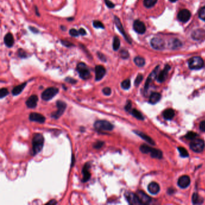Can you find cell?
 <instances>
[{
    "instance_id": "1",
    "label": "cell",
    "mask_w": 205,
    "mask_h": 205,
    "mask_svg": "<svg viewBox=\"0 0 205 205\" xmlns=\"http://www.w3.org/2000/svg\"><path fill=\"white\" fill-rule=\"evenodd\" d=\"M44 145V138L42 134L36 133L34 135L32 140V154L36 155L39 153Z\"/></svg>"
},
{
    "instance_id": "2",
    "label": "cell",
    "mask_w": 205,
    "mask_h": 205,
    "mask_svg": "<svg viewBox=\"0 0 205 205\" xmlns=\"http://www.w3.org/2000/svg\"><path fill=\"white\" fill-rule=\"evenodd\" d=\"M76 70L80 75V77L83 80H86L90 78L91 74L88 66L83 62H80L76 66Z\"/></svg>"
},
{
    "instance_id": "3",
    "label": "cell",
    "mask_w": 205,
    "mask_h": 205,
    "mask_svg": "<svg viewBox=\"0 0 205 205\" xmlns=\"http://www.w3.org/2000/svg\"><path fill=\"white\" fill-rule=\"evenodd\" d=\"M94 127L98 131H112L114 128V125L108 121L104 120H99L94 123Z\"/></svg>"
},
{
    "instance_id": "4",
    "label": "cell",
    "mask_w": 205,
    "mask_h": 205,
    "mask_svg": "<svg viewBox=\"0 0 205 205\" xmlns=\"http://www.w3.org/2000/svg\"><path fill=\"white\" fill-rule=\"evenodd\" d=\"M59 90L55 87H49L44 90L42 94V99L45 101H48L53 99L58 93Z\"/></svg>"
},
{
    "instance_id": "5",
    "label": "cell",
    "mask_w": 205,
    "mask_h": 205,
    "mask_svg": "<svg viewBox=\"0 0 205 205\" xmlns=\"http://www.w3.org/2000/svg\"><path fill=\"white\" fill-rule=\"evenodd\" d=\"M188 66L191 69L198 70L203 67L204 61L201 58L199 57H194L189 60Z\"/></svg>"
},
{
    "instance_id": "6",
    "label": "cell",
    "mask_w": 205,
    "mask_h": 205,
    "mask_svg": "<svg viewBox=\"0 0 205 205\" xmlns=\"http://www.w3.org/2000/svg\"><path fill=\"white\" fill-rule=\"evenodd\" d=\"M56 106L57 107V110L54 112L53 113L51 114V117L55 119H58L61 116V115L64 113L65 109L66 108L67 105L66 104L61 101H58L56 102Z\"/></svg>"
},
{
    "instance_id": "7",
    "label": "cell",
    "mask_w": 205,
    "mask_h": 205,
    "mask_svg": "<svg viewBox=\"0 0 205 205\" xmlns=\"http://www.w3.org/2000/svg\"><path fill=\"white\" fill-rule=\"evenodd\" d=\"M204 142L201 139H194L190 143L191 149L196 153L201 152L204 149Z\"/></svg>"
},
{
    "instance_id": "8",
    "label": "cell",
    "mask_w": 205,
    "mask_h": 205,
    "mask_svg": "<svg viewBox=\"0 0 205 205\" xmlns=\"http://www.w3.org/2000/svg\"><path fill=\"white\" fill-rule=\"evenodd\" d=\"M150 43L152 48L157 50H162L164 49L165 46V41L163 39L158 37L153 38L150 42Z\"/></svg>"
},
{
    "instance_id": "9",
    "label": "cell",
    "mask_w": 205,
    "mask_h": 205,
    "mask_svg": "<svg viewBox=\"0 0 205 205\" xmlns=\"http://www.w3.org/2000/svg\"><path fill=\"white\" fill-rule=\"evenodd\" d=\"M114 23L115 25L116 26V27L117 28V29H119V31L120 32V33L122 35V36L124 37V38L125 39V40H127L129 44H131V40L129 39V37L128 36V35L126 33L125 31L123 28V27L122 25V24L120 20V19L117 17H114Z\"/></svg>"
},
{
    "instance_id": "10",
    "label": "cell",
    "mask_w": 205,
    "mask_h": 205,
    "mask_svg": "<svg viewBox=\"0 0 205 205\" xmlns=\"http://www.w3.org/2000/svg\"><path fill=\"white\" fill-rule=\"evenodd\" d=\"M124 196L127 199L128 202L130 204H141V203L138 196L131 192H127L124 194Z\"/></svg>"
},
{
    "instance_id": "11",
    "label": "cell",
    "mask_w": 205,
    "mask_h": 205,
    "mask_svg": "<svg viewBox=\"0 0 205 205\" xmlns=\"http://www.w3.org/2000/svg\"><path fill=\"white\" fill-rule=\"evenodd\" d=\"M133 28L135 32L140 35L144 34L146 32V29L145 24L140 20H136L134 22Z\"/></svg>"
},
{
    "instance_id": "12",
    "label": "cell",
    "mask_w": 205,
    "mask_h": 205,
    "mask_svg": "<svg viewBox=\"0 0 205 205\" xmlns=\"http://www.w3.org/2000/svg\"><path fill=\"white\" fill-rule=\"evenodd\" d=\"M106 73L105 68L102 65H97L95 67V80L99 81L104 78Z\"/></svg>"
},
{
    "instance_id": "13",
    "label": "cell",
    "mask_w": 205,
    "mask_h": 205,
    "mask_svg": "<svg viewBox=\"0 0 205 205\" xmlns=\"http://www.w3.org/2000/svg\"><path fill=\"white\" fill-rule=\"evenodd\" d=\"M190 17L191 13L190 11L186 9H183L181 10L178 14V19L182 22H186L188 21V20L190 19Z\"/></svg>"
},
{
    "instance_id": "14",
    "label": "cell",
    "mask_w": 205,
    "mask_h": 205,
    "mask_svg": "<svg viewBox=\"0 0 205 205\" xmlns=\"http://www.w3.org/2000/svg\"><path fill=\"white\" fill-rule=\"evenodd\" d=\"M137 195L138 196L141 204H147L150 203L152 201V199L143 191H138L137 193Z\"/></svg>"
},
{
    "instance_id": "15",
    "label": "cell",
    "mask_w": 205,
    "mask_h": 205,
    "mask_svg": "<svg viewBox=\"0 0 205 205\" xmlns=\"http://www.w3.org/2000/svg\"><path fill=\"white\" fill-rule=\"evenodd\" d=\"M29 120L40 123H43L45 122V117L41 114L37 113H32L29 116Z\"/></svg>"
},
{
    "instance_id": "16",
    "label": "cell",
    "mask_w": 205,
    "mask_h": 205,
    "mask_svg": "<svg viewBox=\"0 0 205 205\" xmlns=\"http://www.w3.org/2000/svg\"><path fill=\"white\" fill-rule=\"evenodd\" d=\"M191 183V180L190 178H189L188 176H182L181 178H179L178 184L179 187L181 188H187L189 185H190Z\"/></svg>"
},
{
    "instance_id": "17",
    "label": "cell",
    "mask_w": 205,
    "mask_h": 205,
    "mask_svg": "<svg viewBox=\"0 0 205 205\" xmlns=\"http://www.w3.org/2000/svg\"><path fill=\"white\" fill-rule=\"evenodd\" d=\"M90 167V164L89 163H86L83 167V168L82 170L83 175V178L82 179L83 182H86L90 179L91 174L89 171Z\"/></svg>"
},
{
    "instance_id": "18",
    "label": "cell",
    "mask_w": 205,
    "mask_h": 205,
    "mask_svg": "<svg viewBox=\"0 0 205 205\" xmlns=\"http://www.w3.org/2000/svg\"><path fill=\"white\" fill-rule=\"evenodd\" d=\"M170 69V66L169 65H166L164 69L159 73L157 76V81L159 83L164 82L167 78L168 71Z\"/></svg>"
},
{
    "instance_id": "19",
    "label": "cell",
    "mask_w": 205,
    "mask_h": 205,
    "mask_svg": "<svg viewBox=\"0 0 205 205\" xmlns=\"http://www.w3.org/2000/svg\"><path fill=\"white\" fill-rule=\"evenodd\" d=\"M38 97L36 95L31 96L26 101V105L29 108H35L37 106Z\"/></svg>"
},
{
    "instance_id": "20",
    "label": "cell",
    "mask_w": 205,
    "mask_h": 205,
    "mask_svg": "<svg viewBox=\"0 0 205 205\" xmlns=\"http://www.w3.org/2000/svg\"><path fill=\"white\" fill-rule=\"evenodd\" d=\"M148 191L150 193L152 194H156L160 192V187L158 183H157L155 182H151L147 187Z\"/></svg>"
},
{
    "instance_id": "21",
    "label": "cell",
    "mask_w": 205,
    "mask_h": 205,
    "mask_svg": "<svg viewBox=\"0 0 205 205\" xmlns=\"http://www.w3.org/2000/svg\"><path fill=\"white\" fill-rule=\"evenodd\" d=\"M4 44L8 48H11V47H12L14 43V38L12 34L10 33H7L4 38Z\"/></svg>"
},
{
    "instance_id": "22",
    "label": "cell",
    "mask_w": 205,
    "mask_h": 205,
    "mask_svg": "<svg viewBox=\"0 0 205 205\" xmlns=\"http://www.w3.org/2000/svg\"><path fill=\"white\" fill-rule=\"evenodd\" d=\"M161 98V96L159 93L153 92L150 94L149 102L151 104H155L160 101Z\"/></svg>"
},
{
    "instance_id": "23",
    "label": "cell",
    "mask_w": 205,
    "mask_h": 205,
    "mask_svg": "<svg viewBox=\"0 0 205 205\" xmlns=\"http://www.w3.org/2000/svg\"><path fill=\"white\" fill-rule=\"evenodd\" d=\"M27 85V83L25 82L19 86H16L15 87L13 88V89L12 90V94L14 96H17L18 94H19L24 89V88Z\"/></svg>"
},
{
    "instance_id": "24",
    "label": "cell",
    "mask_w": 205,
    "mask_h": 205,
    "mask_svg": "<svg viewBox=\"0 0 205 205\" xmlns=\"http://www.w3.org/2000/svg\"><path fill=\"white\" fill-rule=\"evenodd\" d=\"M205 36V31L202 29H198L193 33L192 37L194 40H200L201 39H204Z\"/></svg>"
},
{
    "instance_id": "25",
    "label": "cell",
    "mask_w": 205,
    "mask_h": 205,
    "mask_svg": "<svg viewBox=\"0 0 205 205\" xmlns=\"http://www.w3.org/2000/svg\"><path fill=\"white\" fill-rule=\"evenodd\" d=\"M134 132L136 134H137L138 136H140L141 138H143L144 140L147 141V143H150L151 145H155L154 141L150 137H149V136H147V135H146L143 132H140V131H134Z\"/></svg>"
},
{
    "instance_id": "26",
    "label": "cell",
    "mask_w": 205,
    "mask_h": 205,
    "mask_svg": "<svg viewBox=\"0 0 205 205\" xmlns=\"http://www.w3.org/2000/svg\"><path fill=\"white\" fill-rule=\"evenodd\" d=\"M175 116L174 110L171 108L165 109L163 112V117L166 120H171Z\"/></svg>"
},
{
    "instance_id": "27",
    "label": "cell",
    "mask_w": 205,
    "mask_h": 205,
    "mask_svg": "<svg viewBox=\"0 0 205 205\" xmlns=\"http://www.w3.org/2000/svg\"><path fill=\"white\" fill-rule=\"evenodd\" d=\"M150 153V156L152 158H153L161 159L162 157H163V152L158 149L152 148Z\"/></svg>"
},
{
    "instance_id": "28",
    "label": "cell",
    "mask_w": 205,
    "mask_h": 205,
    "mask_svg": "<svg viewBox=\"0 0 205 205\" xmlns=\"http://www.w3.org/2000/svg\"><path fill=\"white\" fill-rule=\"evenodd\" d=\"M158 68H159L158 66L157 68H156V69L153 71V72H152V73L150 75V76L148 77L147 80V81H146V84H145V90H147L148 89L149 86V84H150V83L152 80V78H153V76H155V75H156V73H157V72H158Z\"/></svg>"
},
{
    "instance_id": "29",
    "label": "cell",
    "mask_w": 205,
    "mask_h": 205,
    "mask_svg": "<svg viewBox=\"0 0 205 205\" xmlns=\"http://www.w3.org/2000/svg\"><path fill=\"white\" fill-rule=\"evenodd\" d=\"M203 199L197 193H194L192 197V201L193 203L194 204H202L203 203Z\"/></svg>"
},
{
    "instance_id": "30",
    "label": "cell",
    "mask_w": 205,
    "mask_h": 205,
    "mask_svg": "<svg viewBox=\"0 0 205 205\" xmlns=\"http://www.w3.org/2000/svg\"><path fill=\"white\" fill-rule=\"evenodd\" d=\"M134 61L138 67H143L145 65V60L141 57L137 56L134 58Z\"/></svg>"
},
{
    "instance_id": "31",
    "label": "cell",
    "mask_w": 205,
    "mask_h": 205,
    "mask_svg": "<svg viewBox=\"0 0 205 205\" xmlns=\"http://www.w3.org/2000/svg\"><path fill=\"white\" fill-rule=\"evenodd\" d=\"M131 114L134 117H135L136 119H138V120H144V117L142 115V114L139 111H138L137 109H132L131 110Z\"/></svg>"
},
{
    "instance_id": "32",
    "label": "cell",
    "mask_w": 205,
    "mask_h": 205,
    "mask_svg": "<svg viewBox=\"0 0 205 205\" xmlns=\"http://www.w3.org/2000/svg\"><path fill=\"white\" fill-rule=\"evenodd\" d=\"M120 41L117 36H114L113 39V48L114 51H117L120 48Z\"/></svg>"
},
{
    "instance_id": "33",
    "label": "cell",
    "mask_w": 205,
    "mask_h": 205,
    "mask_svg": "<svg viewBox=\"0 0 205 205\" xmlns=\"http://www.w3.org/2000/svg\"><path fill=\"white\" fill-rule=\"evenodd\" d=\"M152 149V147H149V146L146 145H142L140 147V151L143 153H149L151 152Z\"/></svg>"
},
{
    "instance_id": "34",
    "label": "cell",
    "mask_w": 205,
    "mask_h": 205,
    "mask_svg": "<svg viewBox=\"0 0 205 205\" xmlns=\"http://www.w3.org/2000/svg\"><path fill=\"white\" fill-rule=\"evenodd\" d=\"M158 0H144L143 4L147 8H150L153 7L157 2Z\"/></svg>"
},
{
    "instance_id": "35",
    "label": "cell",
    "mask_w": 205,
    "mask_h": 205,
    "mask_svg": "<svg viewBox=\"0 0 205 205\" xmlns=\"http://www.w3.org/2000/svg\"><path fill=\"white\" fill-rule=\"evenodd\" d=\"M121 87L124 90H128L131 87V81L129 79L124 80L121 83Z\"/></svg>"
},
{
    "instance_id": "36",
    "label": "cell",
    "mask_w": 205,
    "mask_h": 205,
    "mask_svg": "<svg viewBox=\"0 0 205 205\" xmlns=\"http://www.w3.org/2000/svg\"><path fill=\"white\" fill-rule=\"evenodd\" d=\"M93 25L95 28H101V29L105 28V27L103 23L98 20H94L93 21Z\"/></svg>"
},
{
    "instance_id": "37",
    "label": "cell",
    "mask_w": 205,
    "mask_h": 205,
    "mask_svg": "<svg viewBox=\"0 0 205 205\" xmlns=\"http://www.w3.org/2000/svg\"><path fill=\"white\" fill-rule=\"evenodd\" d=\"M178 149L179 153L182 157L185 158V157H188L189 156L188 151L185 148H183L182 147H179L178 148Z\"/></svg>"
},
{
    "instance_id": "38",
    "label": "cell",
    "mask_w": 205,
    "mask_h": 205,
    "mask_svg": "<svg viewBox=\"0 0 205 205\" xmlns=\"http://www.w3.org/2000/svg\"><path fill=\"white\" fill-rule=\"evenodd\" d=\"M197 136V134L196 132H194L193 131H190V132H188L186 134V135H185V138L188 139V140H193L196 139Z\"/></svg>"
},
{
    "instance_id": "39",
    "label": "cell",
    "mask_w": 205,
    "mask_h": 205,
    "mask_svg": "<svg viewBox=\"0 0 205 205\" xmlns=\"http://www.w3.org/2000/svg\"><path fill=\"white\" fill-rule=\"evenodd\" d=\"M120 57L123 59H127L129 57L128 51L126 50H122L120 52Z\"/></svg>"
},
{
    "instance_id": "40",
    "label": "cell",
    "mask_w": 205,
    "mask_h": 205,
    "mask_svg": "<svg viewBox=\"0 0 205 205\" xmlns=\"http://www.w3.org/2000/svg\"><path fill=\"white\" fill-rule=\"evenodd\" d=\"M69 35L72 36V37H78L80 36V33H79V31H78L77 29H75V28H71L69 31Z\"/></svg>"
},
{
    "instance_id": "41",
    "label": "cell",
    "mask_w": 205,
    "mask_h": 205,
    "mask_svg": "<svg viewBox=\"0 0 205 205\" xmlns=\"http://www.w3.org/2000/svg\"><path fill=\"white\" fill-rule=\"evenodd\" d=\"M143 79V76L141 74H138L135 79V82H134V84L135 86H138V85L141 83V82L142 81Z\"/></svg>"
},
{
    "instance_id": "42",
    "label": "cell",
    "mask_w": 205,
    "mask_h": 205,
    "mask_svg": "<svg viewBox=\"0 0 205 205\" xmlns=\"http://www.w3.org/2000/svg\"><path fill=\"white\" fill-rule=\"evenodd\" d=\"M9 94V91L6 88H2L0 90V98L3 99L5 96H6Z\"/></svg>"
},
{
    "instance_id": "43",
    "label": "cell",
    "mask_w": 205,
    "mask_h": 205,
    "mask_svg": "<svg viewBox=\"0 0 205 205\" xmlns=\"http://www.w3.org/2000/svg\"><path fill=\"white\" fill-rule=\"evenodd\" d=\"M199 15V18L201 20L205 21V7H203L200 9Z\"/></svg>"
},
{
    "instance_id": "44",
    "label": "cell",
    "mask_w": 205,
    "mask_h": 205,
    "mask_svg": "<svg viewBox=\"0 0 205 205\" xmlns=\"http://www.w3.org/2000/svg\"><path fill=\"white\" fill-rule=\"evenodd\" d=\"M61 43L63 45H64L65 46L67 47V48H70V47L75 46L73 43H71L69 41L66 40H61Z\"/></svg>"
},
{
    "instance_id": "45",
    "label": "cell",
    "mask_w": 205,
    "mask_h": 205,
    "mask_svg": "<svg viewBox=\"0 0 205 205\" xmlns=\"http://www.w3.org/2000/svg\"><path fill=\"white\" fill-rule=\"evenodd\" d=\"M18 54L19 57L22 58H25L27 57V53L24 50H22V48H20V49L18 50Z\"/></svg>"
},
{
    "instance_id": "46",
    "label": "cell",
    "mask_w": 205,
    "mask_h": 205,
    "mask_svg": "<svg viewBox=\"0 0 205 205\" xmlns=\"http://www.w3.org/2000/svg\"><path fill=\"white\" fill-rule=\"evenodd\" d=\"M104 145V142L101 141H96L95 143L93 145V147L94 149H101L103 146Z\"/></svg>"
},
{
    "instance_id": "47",
    "label": "cell",
    "mask_w": 205,
    "mask_h": 205,
    "mask_svg": "<svg viewBox=\"0 0 205 205\" xmlns=\"http://www.w3.org/2000/svg\"><path fill=\"white\" fill-rule=\"evenodd\" d=\"M104 2L106 7L109 9H113L115 7V4L111 1H109V0H104Z\"/></svg>"
},
{
    "instance_id": "48",
    "label": "cell",
    "mask_w": 205,
    "mask_h": 205,
    "mask_svg": "<svg viewBox=\"0 0 205 205\" xmlns=\"http://www.w3.org/2000/svg\"><path fill=\"white\" fill-rule=\"evenodd\" d=\"M97 55H98V57L99 58V59L100 60H101L102 61H103V62H106V58L105 55L103 53H102L101 52H98L97 53Z\"/></svg>"
},
{
    "instance_id": "49",
    "label": "cell",
    "mask_w": 205,
    "mask_h": 205,
    "mask_svg": "<svg viewBox=\"0 0 205 205\" xmlns=\"http://www.w3.org/2000/svg\"><path fill=\"white\" fill-rule=\"evenodd\" d=\"M102 92L105 94V95L109 96L111 93V89L109 87H105L103 88Z\"/></svg>"
},
{
    "instance_id": "50",
    "label": "cell",
    "mask_w": 205,
    "mask_h": 205,
    "mask_svg": "<svg viewBox=\"0 0 205 205\" xmlns=\"http://www.w3.org/2000/svg\"><path fill=\"white\" fill-rule=\"evenodd\" d=\"M131 108H132V103L130 101H128L127 105L124 106V109L126 111H130L131 110Z\"/></svg>"
},
{
    "instance_id": "51",
    "label": "cell",
    "mask_w": 205,
    "mask_h": 205,
    "mask_svg": "<svg viewBox=\"0 0 205 205\" xmlns=\"http://www.w3.org/2000/svg\"><path fill=\"white\" fill-rule=\"evenodd\" d=\"M65 81H66V82H68V83H70V84H75V83H76V82H77L76 80H75V79H73V78H70V77H67V78H65Z\"/></svg>"
},
{
    "instance_id": "52",
    "label": "cell",
    "mask_w": 205,
    "mask_h": 205,
    "mask_svg": "<svg viewBox=\"0 0 205 205\" xmlns=\"http://www.w3.org/2000/svg\"><path fill=\"white\" fill-rule=\"evenodd\" d=\"M199 128L202 132H205V121H202L200 122L199 125Z\"/></svg>"
},
{
    "instance_id": "53",
    "label": "cell",
    "mask_w": 205,
    "mask_h": 205,
    "mask_svg": "<svg viewBox=\"0 0 205 205\" xmlns=\"http://www.w3.org/2000/svg\"><path fill=\"white\" fill-rule=\"evenodd\" d=\"M29 29H30V31H31L33 33H35V34H37V33H39V30H38L36 28H35V27H34L29 26Z\"/></svg>"
},
{
    "instance_id": "54",
    "label": "cell",
    "mask_w": 205,
    "mask_h": 205,
    "mask_svg": "<svg viewBox=\"0 0 205 205\" xmlns=\"http://www.w3.org/2000/svg\"><path fill=\"white\" fill-rule=\"evenodd\" d=\"M78 31H79V33H80V35L81 36H85L87 34L86 31L83 28H80V29H79Z\"/></svg>"
},
{
    "instance_id": "55",
    "label": "cell",
    "mask_w": 205,
    "mask_h": 205,
    "mask_svg": "<svg viewBox=\"0 0 205 205\" xmlns=\"http://www.w3.org/2000/svg\"><path fill=\"white\" fill-rule=\"evenodd\" d=\"M57 203V201L55 200H51V201H50L49 202H48V203H47V204H56Z\"/></svg>"
},
{
    "instance_id": "56",
    "label": "cell",
    "mask_w": 205,
    "mask_h": 205,
    "mask_svg": "<svg viewBox=\"0 0 205 205\" xmlns=\"http://www.w3.org/2000/svg\"><path fill=\"white\" fill-rule=\"evenodd\" d=\"M35 10H36V14H37V16H38V17H39V16H40V13H39V10H38V9H37V6H35Z\"/></svg>"
},
{
    "instance_id": "57",
    "label": "cell",
    "mask_w": 205,
    "mask_h": 205,
    "mask_svg": "<svg viewBox=\"0 0 205 205\" xmlns=\"http://www.w3.org/2000/svg\"><path fill=\"white\" fill-rule=\"evenodd\" d=\"M73 19H74V18H68V19H67V20L68 21H73Z\"/></svg>"
},
{
    "instance_id": "58",
    "label": "cell",
    "mask_w": 205,
    "mask_h": 205,
    "mask_svg": "<svg viewBox=\"0 0 205 205\" xmlns=\"http://www.w3.org/2000/svg\"><path fill=\"white\" fill-rule=\"evenodd\" d=\"M169 1H170V2H172V3H174V2H176V1H178V0H169Z\"/></svg>"
}]
</instances>
